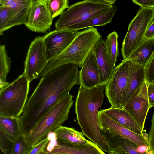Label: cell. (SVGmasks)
Returning a JSON list of instances; mask_svg holds the SVG:
<instances>
[{
    "label": "cell",
    "mask_w": 154,
    "mask_h": 154,
    "mask_svg": "<svg viewBox=\"0 0 154 154\" xmlns=\"http://www.w3.org/2000/svg\"><path fill=\"white\" fill-rule=\"evenodd\" d=\"M154 55V38L146 39L127 59L145 67Z\"/></svg>",
    "instance_id": "obj_23"
},
{
    "label": "cell",
    "mask_w": 154,
    "mask_h": 154,
    "mask_svg": "<svg viewBox=\"0 0 154 154\" xmlns=\"http://www.w3.org/2000/svg\"><path fill=\"white\" fill-rule=\"evenodd\" d=\"M106 86L88 89L80 85L75 110L78 124L84 135L108 153L109 147L101 133L98 119V109L103 101Z\"/></svg>",
    "instance_id": "obj_2"
},
{
    "label": "cell",
    "mask_w": 154,
    "mask_h": 154,
    "mask_svg": "<svg viewBox=\"0 0 154 154\" xmlns=\"http://www.w3.org/2000/svg\"><path fill=\"white\" fill-rule=\"evenodd\" d=\"M66 154V153H60V154Z\"/></svg>",
    "instance_id": "obj_40"
},
{
    "label": "cell",
    "mask_w": 154,
    "mask_h": 154,
    "mask_svg": "<svg viewBox=\"0 0 154 154\" xmlns=\"http://www.w3.org/2000/svg\"><path fill=\"white\" fill-rule=\"evenodd\" d=\"M30 82L24 73L0 89V115L19 118L27 100Z\"/></svg>",
    "instance_id": "obj_5"
},
{
    "label": "cell",
    "mask_w": 154,
    "mask_h": 154,
    "mask_svg": "<svg viewBox=\"0 0 154 154\" xmlns=\"http://www.w3.org/2000/svg\"><path fill=\"white\" fill-rule=\"evenodd\" d=\"M11 64V59L8 55L5 45H0V89L9 84L6 81V78L10 71Z\"/></svg>",
    "instance_id": "obj_25"
},
{
    "label": "cell",
    "mask_w": 154,
    "mask_h": 154,
    "mask_svg": "<svg viewBox=\"0 0 154 154\" xmlns=\"http://www.w3.org/2000/svg\"><path fill=\"white\" fill-rule=\"evenodd\" d=\"M41 154H49L45 150Z\"/></svg>",
    "instance_id": "obj_39"
},
{
    "label": "cell",
    "mask_w": 154,
    "mask_h": 154,
    "mask_svg": "<svg viewBox=\"0 0 154 154\" xmlns=\"http://www.w3.org/2000/svg\"><path fill=\"white\" fill-rule=\"evenodd\" d=\"M12 145L8 154H28L33 148L28 142L26 134L22 133Z\"/></svg>",
    "instance_id": "obj_27"
},
{
    "label": "cell",
    "mask_w": 154,
    "mask_h": 154,
    "mask_svg": "<svg viewBox=\"0 0 154 154\" xmlns=\"http://www.w3.org/2000/svg\"><path fill=\"white\" fill-rule=\"evenodd\" d=\"M116 4L109 10L100 14L83 22L71 26L66 29L75 32L86 28L103 26L111 22L117 10Z\"/></svg>",
    "instance_id": "obj_21"
},
{
    "label": "cell",
    "mask_w": 154,
    "mask_h": 154,
    "mask_svg": "<svg viewBox=\"0 0 154 154\" xmlns=\"http://www.w3.org/2000/svg\"><path fill=\"white\" fill-rule=\"evenodd\" d=\"M73 97L69 93L60 98L26 134L28 142L33 147L68 119L69 110L74 103Z\"/></svg>",
    "instance_id": "obj_4"
},
{
    "label": "cell",
    "mask_w": 154,
    "mask_h": 154,
    "mask_svg": "<svg viewBox=\"0 0 154 154\" xmlns=\"http://www.w3.org/2000/svg\"><path fill=\"white\" fill-rule=\"evenodd\" d=\"M98 119L101 132L120 136L134 142L138 146L145 145L149 147L148 140L143 135L135 133L124 127L101 110L98 111Z\"/></svg>",
    "instance_id": "obj_13"
},
{
    "label": "cell",
    "mask_w": 154,
    "mask_h": 154,
    "mask_svg": "<svg viewBox=\"0 0 154 154\" xmlns=\"http://www.w3.org/2000/svg\"><path fill=\"white\" fill-rule=\"evenodd\" d=\"M53 19L49 10L48 0H32L27 22L29 30L45 33L50 29Z\"/></svg>",
    "instance_id": "obj_11"
},
{
    "label": "cell",
    "mask_w": 154,
    "mask_h": 154,
    "mask_svg": "<svg viewBox=\"0 0 154 154\" xmlns=\"http://www.w3.org/2000/svg\"><path fill=\"white\" fill-rule=\"evenodd\" d=\"M75 35V32L66 29H57L44 35L48 61L63 53Z\"/></svg>",
    "instance_id": "obj_12"
},
{
    "label": "cell",
    "mask_w": 154,
    "mask_h": 154,
    "mask_svg": "<svg viewBox=\"0 0 154 154\" xmlns=\"http://www.w3.org/2000/svg\"><path fill=\"white\" fill-rule=\"evenodd\" d=\"M102 2L106 4L113 5L116 1V0H102Z\"/></svg>",
    "instance_id": "obj_38"
},
{
    "label": "cell",
    "mask_w": 154,
    "mask_h": 154,
    "mask_svg": "<svg viewBox=\"0 0 154 154\" xmlns=\"http://www.w3.org/2000/svg\"><path fill=\"white\" fill-rule=\"evenodd\" d=\"M48 4L50 13L53 19L60 15L69 7L68 0H48Z\"/></svg>",
    "instance_id": "obj_28"
},
{
    "label": "cell",
    "mask_w": 154,
    "mask_h": 154,
    "mask_svg": "<svg viewBox=\"0 0 154 154\" xmlns=\"http://www.w3.org/2000/svg\"><path fill=\"white\" fill-rule=\"evenodd\" d=\"M133 2L141 7L146 8H154V0H133Z\"/></svg>",
    "instance_id": "obj_34"
},
{
    "label": "cell",
    "mask_w": 154,
    "mask_h": 154,
    "mask_svg": "<svg viewBox=\"0 0 154 154\" xmlns=\"http://www.w3.org/2000/svg\"><path fill=\"white\" fill-rule=\"evenodd\" d=\"M145 80L147 83L154 82V55L145 67Z\"/></svg>",
    "instance_id": "obj_30"
},
{
    "label": "cell",
    "mask_w": 154,
    "mask_h": 154,
    "mask_svg": "<svg viewBox=\"0 0 154 154\" xmlns=\"http://www.w3.org/2000/svg\"><path fill=\"white\" fill-rule=\"evenodd\" d=\"M154 21V8H141L129 23L121 49L123 60H126L132 52L146 39L145 34Z\"/></svg>",
    "instance_id": "obj_7"
},
{
    "label": "cell",
    "mask_w": 154,
    "mask_h": 154,
    "mask_svg": "<svg viewBox=\"0 0 154 154\" xmlns=\"http://www.w3.org/2000/svg\"><path fill=\"white\" fill-rule=\"evenodd\" d=\"M149 147L145 145H141L138 146L137 149L138 152L141 154H145L148 151Z\"/></svg>",
    "instance_id": "obj_37"
},
{
    "label": "cell",
    "mask_w": 154,
    "mask_h": 154,
    "mask_svg": "<svg viewBox=\"0 0 154 154\" xmlns=\"http://www.w3.org/2000/svg\"><path fill=\"white\" fill-rule=\"evenodd\" d=\"M153 84H154V82H153Z\"/></svg>",
    "instance_id": "obj_41"
},
{
    "label": "cell",
    "mask_w": 154,
    "mask_h": 154,
    "mask_svg": "<svg viewBox=\"0 0 154 154\" xmlns=\"http://www.w3.org/2000/svg\"><path fill=\"white\" fill-rule=\"evenodd\" d=\"M122 108L133 117L143 131L150 108L146 80L137 89Z\"/></svg>",
    "instance_id": "obj_10"
},
{
    "label": "cell",
    "mask_w": 154,
    "mask_h": 154,
    "mask_svg": "<svg viewBox=\"0 0 154 154\" xmlns=\"http://www.w3.org/2000/svg\"><path fill=\"white\" fill-rule=\"evenodd\" d=\"M147 84L148 100L150 108L154 107V84L147 83Z\"/></svg>",
    "instance_id": "obj_33"
},
{
    "label": "cell",
    "mask_w": 154,
    "mask_h": 154,
    "mask_svg": "<svg viewBox=\"0 0 154 154\" xmlns=\"http://www.w3.org/2000/svg\"><path fill=\"white\" fill-rule=\"evenodd\" d=\"M106 140L109 148L119 147L127 154H145L138 152V146L134 142L120 136L101 132Z\"/></svg>",
    "instance_id": "obj_24"
},
{
    "label": "cell",
    "mask_w": 154,
    "mask_h": 154,
    "mask_svg": "<svg viewBox=\"0 0 154 154\" xmlns=\"http://www.w3.org/2000/svg\"><path fill=\"white\" fill-rule=\"evenodd\" d=\"M148 142L149 148L154 154V113L153 114L151 120V125L148 134Z\"/></svg>",
    "instance_id": "obj_32"
},
{
    "label": "cell",
    "mask_w": 154,
    "mask_h": 154,
    "mask_svg": "<svg viewBox=\"0 0 154 154\" xmlns=\"http://www.w3.org/2000/svg\"><path fill=\"white\" fill-rule=\"evenodd\" d=\"M113 120L126 128L140 135H143L140 128L133 117L123 108L111 107L101 110Z\"/></svg>",
    "instance_id": "obj_20"
},
{
    "label": "cell",
    "mask_w": 154,
    "mask_h": 154,
    "mask_svg": "<svg viewBox=\"0 0 154 154\" xmlns=\"http://www.w3.org/2000/svg\"><path fill=\"white\" fill-rule=\"evenodd\" d=\"M76 35L72 42L59 56L48 61L42 72L44 75L58 66L73 63L82 68L83 64L97 41L102 36L94 27L82 31H75Z\"/></svg>",
    "instance_id": "obj_3"
},
{
    "label": "cell",
    "mask_w": 154,
    "mask_h": 154,
    "mask_svg": "<svg viewBox=\"0 0 154 154\" xmlns=\"http://www.w3.org/2000/svg\"><path fill=\"white\" fill-rule=\"evenodd\" d=\"M134 62L130 60H123L114 69L105 88V94L111 107L122 108V99L129 75Z\"/></svg>",
    "instance_id": "obj_8"
},
{
    "label": "cell",
    "mask_w": 154,
    "mask_h": 154,
    "mask_svg": "<svg viewBox=\"0 0 154 154\" xmlns=\"http://www.w3.org/2000/svg\"><path fill=\"white\" fill-rule=\"evenodd\" d=\"M79 67L73 63L60 65L42 77L19 118L22 133H28L75 85L79 84Z\"/></svg>",
    "instance_id": "obj_1"
},
{
    "label": "cell",
    "mask_w": 154,
    "mask_h": 154,
    "mask_svg": "<svg viewBox=\"0 0 154 154\" xmlns=\"http://www.w3.org/2000/svg\"><path fill=\"white\" fill-rule=\"evenodd\" d=\"M56 138L64 143L74 146H85L89 141L82 132L74 128L62 125L54 131Z\"/></svg>",
    "instance_id": "obj_22"
},
{
    "label": "cell",
    "mask_w": 154,
    "mask_h": 154,
    "mask_svg": "<svg viewBox=\"0 0 154 154\" xmlns=\"http://www.w3.org/2000/svg\"><path fill=\"white\" fill-rule=\"evenodd\" d=\"M11 19L10 10L6 5H0V35H3Z\"/></svg>",
    "instance_id": "obj_29"
},
{
    "label": "cell",
    "mask_w": 154,
    "mask_h": 154,
    "mask_svg": "<svg viewBox=\"0 0 154 154\" xmlns=\"http://www.w3.org/2000/svg\"><path fill=\"white\" fill-rule=\"evenodd\" d=\"M98 66L100 77L99 85H106L114 69V66L107 54L105 40L102 38L96 43L93 49Z\"/></svg>",
    "instance_id": "obj_17"
},
{
    "label": "cell",
    "mask_w": 154,
    "mask_h": 154,
    "mask_svg": "<svg viewBox=\"0 0 154 154\" xmlns=\"http://www.w3.org/2000/svg\"><path fill=\"white\" fill-rule=\"evenodd\" d=\"M50 141V138L48 137L40 142L33 146L28 154H41L45 151Z\"/></svg>",
    "instance_id": "obj_31"
},
{
    "label": "cell",
    "mask_w": 154,
    "mask_h": 154,
    "mask_svg": "<svg viewBox=\"0 0 154 154\" xmlns=\"http://www.w3.org/2000/svg\"><path fill=\"white\" fill-rule=\"evenodd\" d=\"M32 0H0V5L8 6L11 19L6 30L17 25L25 24L27 21Z\"/></svg>",
    "instance_id": "obj_15"
},
{
    "label": "cell",
    "mask_w": 154,
    "mask_h": 154,
    "mask_svg": "<svg viewBox=\"0 0 154 154\" xmlns=\"http://www.w3.org/2000/svg\"><path fill=\"white\" fill-rule=\"evenodd\" d=\"M80 85L90 89L99 85L100 82L99 70L93 50L85 60L79 72Z\"/></svg>",
    "instance_id": "obj_16"
},
{
    "label": "cell",
    "mask_w": 154,
    "mask_h": 154,
    "mask_svg": "<svg viewBox=\"0 0 154 154\" xmlns=\"http://www.w3.org/2000/svg\"><path fill=\"white\" fill-rule=\"evenodd\" d=\"M113 5L103 2L102 0H85L79 1L69 7L55 23L57 29H67L94 16L110 9Z\"/></svg>",
    "instance_id": "obj_6"
},
{
    "label": "cell",
    "mask_w": 154,
    "mask_h": 154,
    "mask_svg": "<svg viewBox=\"0 0 154 154\" xmlns=\"http://www.w3.org/2000/svg\"><path fill=\"white\" fill-rule=\"evenodd\" d=\"M48 61L44 36H37L31 42L24 62L23 73L30 82L39 78Z\"/></svg>",
    "instance_id": "obj_9"
},
{
    "label": "cell",
    "mask_w": 154,
    "mask_h": 154,
    "mask_svg": "<svg viewBox=\"0 0 154 154\" xmlns=\"http://www.w3.org/2000/svg\"><path fill=\"white\" fill-rule=\"evenodd\" d=\"M108 154H127L122 148L119 147L109 149ZM145 154H146V152Z\"/></svg>",
    "instance_id": "obj_36"
},
{
    "label": "cell",
    "mask_w": 154,
    "mask_h": 154,
    "mask_svg": "<svg viewBox=\"0 0 154 154\" xmlns=\"http://www.w3.org/2000/svg\"><path fill=\"white\" fill-rule=\"evenodd\" d=\"M46 151L49 154H106L90 140L86 145L74 146L63 142L57 138L49 143Z\"/></svg>",
    "instance_id": "obj_14"
},
{
    "label": "cell",
    "mask_w": 154,
    "mask_h": 154,
    "mask_svg": "<svg viewBox=\"0 0 154 154\" xmlns=\"http://www.w3.org/2000/svg\"><path fill=\"white\" fill-rule=\"evenodd\" d=\"M146 39L154 38V21L147 28L145 34Z\"/></svg>",
    "instance_id": "obj_35"
},
{
    "label": "cell",
    "mask_w": 154,
    "mask_h": 154,
    "mask_svg": "<svg viewBox=\"0 0 154 154\" xmlns=\"http://www.w3.org/2000/svg\"><path fill=\"white\" fill-rule=\"evenodd\" d=\"M145 81V67L134 63L132 65L122 99V107Z\"/></svg>",
    "instance_id": "obj_18"
},
{
    "label": "cell",
    "mask_w": 154,
    "mask_h": 154,
    "mask_svg": "<svg viewBox=\"0 0 154 154\" xmlns=\"http://www.w3.org/2000/svg\"><path fill=\"white\" fill-rule=\"evenodd\" d=\"M1 136L12 143L22 134L19 118L0 115Z\"/></svg>",
    "instance_id": "obj_19"
},
{
    "label": "cell",
    "mask_w": 154,
    "mask_h": 154,
    "mask_svg": "<svg viewBox=\"0 0 154 154\" xmlns=\"http://www.w3.org/2000/svg\"><path fill=\"white\" fill-rule=\"evenodd\" d=\"M118 37V33L114 31L109 33L105 40L107 55L114 67L116 65L119 54Z\"/></svg>",
    "instance_id": "obj_26"
}]
</instances>
